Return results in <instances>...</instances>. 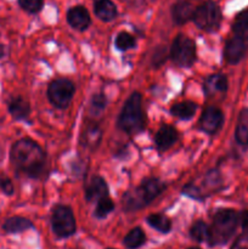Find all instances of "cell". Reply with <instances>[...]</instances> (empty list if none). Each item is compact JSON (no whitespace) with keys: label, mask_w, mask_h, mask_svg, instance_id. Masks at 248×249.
I'll use <instances>...</instances> for the list:
<instances>
[{"label":"cell","mask_w":248,"mask_h":249,"mask_svg":"<svg viewBox=\"0 0 248 249\" xmlns=\"http://www.w3.org/2000/svg\"><path fill=\"white\" fill-rule=\"evenodd\" d=\"M75 88L68 79H56L49 85L48 97L57 108H66L72 101Z\"/></svg>","instance_id":"obj_8"},{"label":"cell","mask_w":248,"mask_h":249,"mask_svg":"<svg viewBox=\"0 0 248 249\" xmlns=\"http://www.w3.org/2000/svg\"><path fill=\"white\" fill-rule=\"evenodd\" d=\"M235 135L240 145H248V108L242 109L238 116Z\"/></svg>","instance_id":"obj_20"},{"label":"cell","mask_w":248,"mask_h":249,"mask_svg":"<svg viewBox=\"0 0 248 249\" xmlns=\"http://www.w3.org/2000/svg\"><path fill=\"white\" fill-rule=\"evenodd\" d=\"M18 5L29 14H36L44 6V0H18Z\"/></svg>","instance_id":"obj_28"},{"label":"cell","mask_w":248,"mask_h":249,"mask_svg":"<svg viewBox=\"0 0 248 249\" xmlns=\"http://www.w3.org/2000/svg\"><path fill=\"white\" fill-rule=\"evenodd\" d=\"M118 126L125 133L134 135L145 128V118L142 113V99L139 92L130 95L124 104L118 118Z\"/></svg>","instance_id":"obj_4"},{"label":"cell","mask_w":248,"mask_h":249,"mask_svg":"<svg viewBox=\"0 0 248 249\" xmlns=\"http://www.w3.org/2000/svg\"><path fill=\"white\" fill-rule=\"evenodd\" d=\"M224 116L223 112L216 107H207L202 113L201 119H199V124L201 128L203 129L206 133L214 134L220 129L223 125Z\"/></svg>","instance_id":"obj_9"},{"label":"cell","mask_w":248,"mask_h":249,"mask_svg":"<svg viewBox=\"0 0 248 249\" xmlns=\"http://www.w3.org/2000/svg\"><path fill=\"white\" fill-rule=\"evenodd\" d=\"M53 230L57 237H70L77 230L75 219L71 208L66 206H57L53 212Z\"/></svg>","instance_id":"obj_7"},{"label":"cell","mask_w":248,"mask_h":249,"mask_svg":"<svg viewBox=\"0 0 248 249\" xmlns=\"http://www.w3.org/2000/svg\"><path fill=\"white\" fill-rule=\"evenodd\" d=\"M170 57L180 67H191L196 61V44L192 39L180 34L173 41Z\"/></svg>","instance_id":"obj_5"},{"label":"cell","mask_w":248,"mask_h":249,"mask_svg":"<svg viewBox=\"0 0 248 249\" xmlns=\"http://www.w3.org/2000/svg\"><path fill=\"white\" fill-rule=\"evenodd\" d=\"M107 195H108V187L106 181L100 177L92 178L91 181L85 187V198L89 202L95 199L100 201L101 198L107 197Z\"/></svg>","instance_id":"obj_13"},{"label":"cell","mask_w":248,"mask_h":249,"mask_svg":"<svg viewBox=\"0 0 248 249\" xmlns=\"http://www.w3.org/2000/svg\"><path fill=\"white\" fill-rule=\"evenodd\" d=\"M248 51V46L246 44V40L243 39L233 36V38L229 39L226 43L225 49H224V56L225 60L231 65H236L240 62Z\"/></svg>","instance_id":"obj_10"},{"label":"cell","mask_w":248,"mask_h":249,"mask_svg":"<svg viewBox=\"0 0 248 249\" xmlns=\"http://www.w3.org/2000/svg\"><path fill=\"white\" fill-rule=\"evenodd\" d=\"M10 160L17 172L28 178H39L45 168V153L31 139H21L12 145Z\"/></svg>","instance_id":"obj_1"},{"label":"cell","mask_w":248,"mask_h":249,"mask_svg":"<svg viewBox=\"0 0 248 249\" xmlns=\"http://www.w3.org/2000/svg\"><path fill=\"white\" fill-rule=\"evenodd\" d=\"M194 22L199 29L213 32L219 28L221 23V11L218 4L214 1H206L195 10Z\"/></svg>","instance_id":"obj_6"},{"label":"cell","mask_w":248,"mask_h":249,"mask_svg":"<svg viewBox=\"0 0 248 249\" xmlns=\"http://www.w3.org/2000/svg\"><path fill=\"white\" fill-rule=\"evenodd\" d=\"M147 223L150 224V226L162 233H168L172 230V223L163 214H152V215L147 216Z\"/></svg>","instance_id":"obj_24"},{"label":"cell","mask_w":248,"mask_h":249,"mask_svg":"<svg viewBox=\"0 0 248 249\" xmlns=\"http://www.w3.org/2000/svg\"><path fill=\"white\" fill-rule=\"evenodd\" d=\"M114 44H116V48L118 49V50L125 51L136 45V39L135 36H133L130 33H128V32H121V33L116 36Z\"/></svg>","instance_id":"obj_26"},{"label":"cell","mask_w":248,"mask_h":249,"mask_svg":"<svg viewBox=\"0 0 248 249\" xmlns=\"http://www.w3.org/2000/svg\"><path fill=\"white\" fill-rule=\"evenodd\" d=\"M165 190V185L158 179H145L136 189L123 196V207L126 212L138 211L157 198Z\"/></svg>","instance_id":"obj_2"},{"label":"cell","mask_w":248,"mask_h":249,"mask_svg":"<svg viewBox=\"0 0 248 249\" xmlns=\"http://www.w3.org/2000/svg\"><path fill=\"white\" fill-rule=\"evenodd\" d=\"M190 236L197 242H208L209 241V226L203 221L198 220L190 229Z\"/></svg>","instance_id":"obj_25"},{"label":"cell","mask_w":248,"mask_h":249,"mask_svg":"<svg viewBox=\"0 0 248 249\" xmlns=\"http://www.w3.org/2000/svg\"><path fill=\"white\" fill-rule=\"evenodd\" d=\"M145 232L140 228H135L124 237L123 243L128 249H138L145 243Z\"/></svg>","instance_id":"obj_23"},{"label":"cell","mask_w":248,"mask_h":249,"mask_svg":"<svg viewBox=\"0 0 248 249\" xmlns=\"http://www.w3.org/2000/svg\"><path fill=\"white\" fill-rule=\"evenodd\" d=\"M240 216L232 209H220L213 215V223L209 228V245L220 246L229 242L237 229Z\"/></svg>","instance_id":"obj_3"},{"label":"cell","mask_w":248,"mask_h":249,"mask_svg":"<svg viewBox=\"0 0 248 249\" xmlns=\"http://www.w3.org/2000/svg\"><path fill=\"white\" fill-rule=\"evenodd\" d=\"M101 138V129L97 126V124H90V125H88L85 128L84 133L82 135L83 146H85L87 148H90V150H95L99 146Z\"/></svg>","instance_id":"obj_18"},{"label":"cell","mask_w":248,"mask_h":249,"mask_svg":"<svg viewBox=\"0 0 248 249\" xmlns=\"http://www.w3.org/2000/svg\"><path fill=\"white\" fill-rule=\"evenodd\" d=\"M177 140V131L172 125H162L155 136L156 146L159 151H165Z\"/></svg>","instance_id":"obj_12"},{"label":"cell","mask_w":248,"mask_h":249,"mask_svg":"<svg viewBox=\"0 0 248 249\" xmlns=\"http://www.w3.org/2000/svg\"><path fill=\"white\" fill-rule=\"evenodd\" d=\"M33 228V224L22 216H12L2 224V230L7 233H19Z\"/></svg>","instance_id":"obj_19"},{"label":"cell","mask_w":248,"mask_h":249,"mask_svg":"<svg viewBox=\"0 0 248 249\" xmlns=\"http://www.w3.org/2000/svg\"><path fill=\"white\" fill-rule=\"evenodd\" d=\"M195 9L187 1H177L172 6V18L177 24H184L194 18Z\"/></svg>","instance_id":"obj_15"},{"label":"cell","mask_w":248,"mask_h":249,"mask_svg":"<svg viewBox=\"0 0 248 249\" xmlns=\"http://www.w3.org/2000/svg\"><path fill=\"white\" fill-rule=\"evenodd\" d=\"M197 111V105L192 101H184L180 104H175L172 107L170 112L173 116L180 119H190Z\"/></svg>","instance_id":"obj_21"},{"label":"cell","mask_w":248,"mask_h":249,"mask_svg":"<svg viewBox=\"0 0 248 249\" xmlns=\"http://www.w3.org/2000/svg\"><path fill=\"white\" fill-rule=\"evenodd\" d=\"M107 104V100L106 96L104 94H97L94 95L91 99V108L95 109V112H99L102 111V109L106 107Z\"/></svg>","instance_id":"obj_29"},{"label":"cell","mask_w":248,"mask_h":249,"mask_svg":"<svg viewBox=\"0 0 248 249\" xmlns=\"http://www.w3.org/2000/svg\"><path fill=\"white\" fill-rule=\"evenodd\" d=\"M67 22L77 31H85L90 26V15L84 6H73L67 11Z\"/></svg>","instance_id":"obj_11"},{"label":"cell","mask_w":248,"mask_h":249,"mask_svg":"<svg viewBox=\"0 0 248 249\" xmlns=\"http://www.w3.org/2000/svg\"><path fill=\"white\" fill-rule=\"evenodd\" d=\"M108 249H112V248H108Z\"/></svg>","instance_id":"obj_35"},{"label":"cell","mask_w":248,"mask_h":249,"mask_svg":"<svg viewBox=\"0 0 248 249\" xmlns=\"http://www.w3.org/2000/svg\"><path fill=\"white\" fill-rule=\"evenodd\" d=\"M0 190L7 196H11L14 194V185L9 178H0Z\"/></svg>","instance_id":"obj_30"},{"label":"cell","mask_w":248,"mask_h":249,"mask_svg":"<svg viewBox=\"0 0 248 249\" xmlns=\"http://www.w3.org/2000/svg\"><path fill=\"white\" fill-rule=\"evenodd\" d=\"M4 53H5L4 45H1V44H0V58H1L2 56H4Z\"/></svg>","instance_id":"obj_33"},{"label":"cell","mask_w":248,"mask_h":249,"mask_svg":"<svg viewBox=\"0 0 248 249\" xmlns=\"http://www.w3.org/2000/svg\"><path fill=\"white\" fill-rule=\"evenodd\" d=\"M226 90H228V79L223 74L209 75L204 82V92L209 97H213L218 94H224Z\"/></svg>","instance_id":"obj_14"},{"label":"cell","mask_w":248,"mask_h":249,"mask_svg":"<svg viewBox=\"0 0 248 249\" xmlns=\"http://www.w3.org/2000/svg\"><path fill=\"white\" fill-rule=\"evenodd\" d=\"M114 209V203L112 202V199L108 196L101 198L100 201H97L96 209H95V216L99 219H104L105 216L108 215Z\"/></svg>","instance_id":"obj_27"},{"label":"cell","mask_w":248,"mask_h":249,"mask_svg":"<svg viewBox=\"0 0 248 249\" xmlns=\"http://www.w3.org/2000/svg\"><path fill=\"white\" fill-rule=\"evenodd\" d=\"M7 108H9L12 118L17 119V121L26 119L29 116V112H31V106H29L28 101L24 100L22 96L12 97L9 101Z\"/></svg>","instance_id":"obj_17"},{"label":"cell","mask_w":248,"mask_h":249,"mask_svg":"<svg viewBox=\"0 0 248 249\" xmlns=\"http://www.w3.org/2000/svg\"><path fill=\"white\" fill-rule=\"evenodd\" d=\"M232 31L237 38L248 40V9L243 10L237 15L233 22Z\"/></svg>","instance_id":"obj_22"},{"label":"cell","mask_w":248,"mask_h":249,"mask_svg":"<svg viewBox=\"0 0 248 249\" xmlns=\"http://www.w3.org/2000/svg\"><path fill=\"white\" fill-rule=\"evenodd\" d=\"M240 216V224L245 231H248V212H242Z\"/></svg>","instance_id":"obj_32"},{"label":"cell","mask_w":248,"mask_h":249,"mask_svg":"<svg viewBox=\"0 0 248 249\" xmlns=\"http://www.w3.org/2000/svg\"><path fill=\"white\" fill-rule=\"evenodd\" d=\"M232 249H248V231H245V233L236 241Z\"/></svg>","instance_id":"obj_31"},{"label":"cell","mask_w":248,"mask_h":249,"mask_svg":"<svg viewBox=\"0 0 248 249\" xmlns=\"http://www.w3.org/2000/svg\"><path fill=\"white\" fill-rule=\"evenodd\" d=\"M94 12L101 21L109 22L116 18L117 6L112 0H92Z\"/></svg>","instance_id":"obj_16"},{"label":"cell","mask_w":248,"mask_h":249,"mask_svg":"<svg viewBox=\"0 0 248 249\" xmlns=\"http://www.w3.org/2000/svg\"><path fill=\"white\" fill-rule=\"evenodd\" d=\"M189 249H201V248H198V247H191V248H189Z\"/></svg>","instance_id":"obj_34"}]
</instances>
